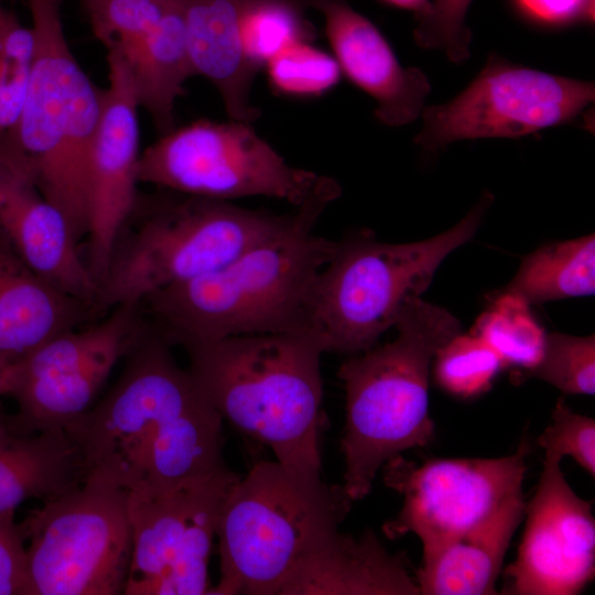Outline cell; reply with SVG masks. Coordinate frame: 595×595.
<instances>
[{
    "instance_id": "obj_12",
    "label": "cell",
    "mask_w": 595,
    "mask_h": 595,
    "mask_svg": "<svg viewBox=\"0 0 595 595\" xmlns=\"http://www.w3.org/2000/svg\"><path fill=\"white\" fill-rule=\"evenodd\" d=\"M238 478L226 469L164 490L128 493L132 552L123 594H209L210 550L224 500Z\"/></svg>"
},
{
    "instance_id": "obj_34",
    "label": "cell",
    "mask_w": 595,
    "mask_h": 595,
    "mask_svg": "<svg viewBox=\"0 0 595 595\" xmlns=\"http://www.w3.org/2000/svg\"><path fill=\"white\" fill-rule=\"evenodd\" d=\"M26 536L14 512L0 515V595H30Z\"/></svg>"
},
{
    "instance_id": "obj_28",
    "label": "cell",
    "mask_w": 595,
    "mask_h": 595,
    "mask_svg": "<svg viewBox=\"0 0 595 595\" xmlns=\"http://www.w3.org/2000/svg\"><path fill=\"white\" fill-rule=\"evenodd\" d=\"M264 68L271 88L294 98L322 96L338 84L342 75L335 57L307 41L284 47Z\"/></svg>"
},
{
    "instance_id": "obj_38",
    "label": "cell",
    "mask_w": 595,
    "mask_h": 595,
    "mask_svg": "<svg viewBox=\"0 0 595 595\" xmlns=\"http://www.w3.org/2000/svg\"><path fill=\"white\" fill-rule=\"evenodd\" d=\"M3 0H0V3H2Z\"/></svg>"
},
{
    "instance_id": "obj_10",
    "label": "cell",
    "mask_w": 595,
    "mask_h": 595,
    "mask_svg": "<svg viewBox=\"0 0 595 595\" xmlns=\"http://www.w3.org/2000/svg\"><path fill=\"white\" fill-rule=\"evenodd\" d=\"M22 524L30 595L123 594L132 552L125 489L88 474Z\"/></svg>"
},
{
    "instance_id": "obj_8",
    "label": "cell",
    "mask_w": 595,
    "mask_h": 595,
    "mask_svg": "<svg viewBox=\"0 0 595 595\" xmlns=\"http://www.w3.org/2000/svg\"><path fill=\"white\" fill-rule=\"evenodd\" d=\"M493 202L485 193L456 225L424 240L382 242L361 231L337 241L315 281L307 316L326 353L351 356L374 347L428 290L444 259L474 237Z\"/></svg>"
},
{
    "instance_id": "obj_26",
    "label": "cell",
    "mask_w": 595,
    "mask_h": 595,
    "mask_svg": "<svg viewBox=\"0 0 595 595\" xmlns=\"http://www.w3.org/2000/svg\"><path fill=\"white\" fill-rule=\"evenodd\" d=\"M304 0H245L240 36L247 58L259 71L284 47L312 42L314 29L304 18Z\"/></svg>"
},
{
    "instance_id": "obj_3",
    "label": "cell",
    "mask_w": 595,
    "mask_h": 595,
    "mask_svg": "<svg viewBox=\"0 0 595 595\" xmlns=\"http://www.w3.org/2000/svg\"><path fill=\"white\" fill-rule=\"evenodd\" d=\"M188 370L220 414L274 458L322 475L321 358L312 331L238 335L184 348Z\"/></svg>"
},
{
    "instance_id": "obj_14",
    "label": "cell",
    "mask_w": 595,
    "mask_h": 595,
    "mask_svg": "<svg viewBox=\"0 0 595 595\" xmlns=\"http://www.w3.org/2000/svg\"><path fill=\"white\" fill-rule=\"evenodd\" d=\"M528 445L499 458H440L422 465L398 455L383 467L388 487L403 496L398 516L383 524L389 539L414 533L430 560L522 489Z\"/></svg>"
},
{
    "instance_id": "obj_29",
    "label": "cell",
    "mask_w": 595,
    "mask_h": 595,
    "mask_svg": "<svg viewBox=\"0 0 595 595\" xmlns=\"http://www.w3.org/2000/svg\"><path fill=\"white\" fill-rule=\"evenodd\" d=\"M567 394L595 393V335L552 332L544 336L540 359L529 370Z\"/></svg>"
},
{
    "instance_id": "obj_15",
    "label": "cell",
    "mask_w": 595,
    "mask_h": 595,
    "mask_svg": "<svg viewBox=\"0 0 595 595\" xmlns=\"http://www.w3.org/2000/svg\"><path fill=\"white\" fill-rule=\"evenodd\" d=\"M524 513L517 558L505 571V593L578 594L595 575V519L592 504L574 493L560 462L543 461Z\"/></svg>"
},
{
    "instance_id": "obj_37",
    "label": "cell",
    "mask_w": 595,
    "mask_h": 595,
    "mask_svg": "<svg viewBox=\"0 0 595 595\" xmlns=\"http://www.w3.org/2000/svg\"><path fill=\"white\" fill-rule=\"evenodd\" d=\"M12 365L0 360V396H8Z\"/></svg>"
},
{
    "instance_id": "obj_33",
    "label": "cell",
    "mask_w": 595,
    "mask_h": 595,
    "mask_svg": "<svg viewBox=\"0 0 595 595\" xmlns=\"http://www.w3.org/2000/svg\"><path fill=\"white\" fill-rule=\"evenodd\" d=\"M545 462L572 457L591 476L595 475V421L571 410L560 398L550 424L538 439Z\"/></svg>"
},
{
    "instance_id": "obj_16",
    "label": "cell",
    "mask_w": 595,
    "mask_h": 595,
    "mask_svg": "<svg viewBox=\"0 0 595 595\" xmlns=\"http://www.w3.org/2000/svg\"><path fill=\"white\" fill-rule=\"evenodd\" d=\"M108 87L87 160L85 262L100 283L123 223L139 196V102L121 57L107 52Z\"/></svg>"
},
{
    "instance_id": "obj_24",
    "label": "cell",
    "mask_w": 595,
    "mask_h": 595,
    "mask_svg": "<svg viewBox=\"0 0 595 595\" xmlns=\"http://www.w3.org/2000/svg\"><path fill=\"white\" fill-rule=\"evenodd\" d=\"M117 53L132 79L140 108L151 116L164 134L175 128L176 100L184 84L194 76L185 32L182 1L141 36L107 50Z\"/></svg>"
},
{
    "instance_id": "obj_27",
    "label": "cell",
    "mask_w": 595,
    "mask_h": 595,
    "mask_svg": "<svg viewBox=\"0 0 595 595\" xmlns=\"http://www.w3.org/2000/svg\"><path fill=\"white\" fill-rule=\"evenodd\" d=\"M34 34L18 15L0 3V143L14 128L28 94Z\"/></svg>"
},
{
    "instance_id": "obj_36",
    "label": "cell",
    "mask_w": 595,
    "mask_h": 595,
    "mask_svg": "<svg viewBox=\"0 0 595 595\" xmlns=\"http://www.w3.org/2000/svg\"><path fill=\"white\" fill-rule=\"evenodd\" d=\"M382 2L409 10L415 13V17L425 12L430 6L431 0H381Z\"/></svg>"
},
{
    "instance_id": "obj_11",
    "label": "cell",
    "mask_w": 595,
    "mask_h": 595,
    "mask_svg": "<svg viewBox=\"0 0 595 595\" xmlns=\"http://www.w3.org/2000/svg\"><path fill=\"white\" fill-rule=\"evenodd\" d=\"M141 305H120L63 332L13 363L6 414L18 433L65 429L93 407L116 365L148 329Z\"/></svg>"
},
{
    "instance_id": "obj_1",
    "label": "cell",
    "mask_w": 595,
    "mask_h": 595,
    "mask_svg": "<svg viewBox=\"0 0 595 595\" xmlns=\"http://www.w3.org/2000/svg\"><path fill=\"white\" fill-rule=\"evenodd\" d=\"M171 346L149 324L111 389L65 428L88 474L127 493L164 490L229 469L223 418L188 368L176 363Z\"/></svg>"
},
{
    "instance_id": "obj_17",
    "label": "cell",
    "mask_w": 595,
    "mask_h": 595,
    "mask_svg": "<svg viewBox=\"0 0 595 595\" xmlns=\"http://www.w3.org/2000/svg\"><path fill=\"white\" fill-rule=\"evenodd\" d=\"M0 236L44 280L94 310L97 284L79 240L29 167L1 144Z\"/></svg>"
},
{
    "instance_id": "obj_18",
    "label": "cell",
    "mask_w": 595,
    "mask_h": 595,
    "mask_svg": "<svg viewBox=\"0 0 595 595\" xmlns=\"http://www.w3.org/2000/svg\"><path fill=\"white\" fill-rule=\"evenodd\" d=\"M323 17L340 72L371 96L376 118L400 127L418 119L431 86L416 67H403L378 28L346 0H304Z\"/></svg>"
},
{
    "instance_id": "obj_30",
    "label": "cell",
    "mask_w": 595,
    "mask_h": 595,
    "mask_svg": "<svg viewBox=\"0 0 595 595\" xmlns=\"http://www.w3.org/2000/svg\"><path fill=\"white\" fill-rule=\"evenodd\" d=\"M435 374L440 386L459 398L485 392L502 364L484 340L458 335L435 356Z\"/></svg>"
},
{
    "instance_id": "obj_23",
    "label": "cell",
    "mask_w": 595,
    "mask_h": 595,
    "mask_svg": "<svg viewBox=\"0 0 595 595\" xmlns=\"http://www.w3.org/2000/svg\"><path fill=\"white\" fill-rule=\"evenodd\" d=\"M524 510L521 489L433 558L422 561L415 574L420 595L496 594L505 555Z\"/></svg>"
},
{
    "instance_id": "obj_25",
    "label": "cell",
    "mask_w": 595,
    "mask_h": 595,
    "mask_svg": "<svg viewBox=\"0 0 595 595\" xmlns=\"http://www.w3.org/2000/svg\"><path fill=\"white\" fill-rule=\"evenodd\" d=\"M595 292V236L543 245L528 253L504 294L524 304Z\"/></svg>"
},
{
    "instance_id": "obj_9",
    "label": "cell",
    "mask_w": 595,
    "mask_h": 595,
    "mask_svg": "<svg viewBox=\"0 0 595 595\" xmlns=\"http://www.w3.org/2000/svg\"><path fill=\"white\" fill-rule=\"evenodd\" d=\"M140 183L207 198L266 196L295 208L322 196L338 198L339 184L290 165L251 123L196 120L161 136L141 154Z\"/></svg>"
},
{
    "instance_id": "obj_5",
    "label": "cell",
    "mask_w": 595,
    "mask_h": 595,
    "mask_svg": "<svg viewBox=\"0 0 595 595\" xmlns=\"http://www.w3.org/2000/svg\"><path fill=\"white\" fill-rule=\"evenodd\" d=\"M160 190L139 193L116 237L97 289L98 318L223 267L280 230L291 216Z\"/></svg>"
},
{
    "instance_id": "obj_35",
    "label": "cell",
    "mask_w": 595,
    "mask_h": 595,
    "mask_svg": "<svg viewBox=\"0 0 595 595\" xmlns=\"http://www.w3.org/2000/svg\"><path fill=\"white\" fill-rule=\"evenodd\" d=\"M528 20L559 28L594 21V0H512Z\"/></svg>"
},
{
    "instance_id": "obj_13",
    "label": "cell",
    "mask_w": 595,
    "mask_h": 595,
    "mask_svg": "<svg viewBox=\"0 0 595 595\" xmlns=\"http://www.w3.org/2000/svg\"><path fill=\"white\" fill-rule=\"evenodd\" d=\"M591 82L549 74L491 54L457 96L424 107L414 142L425 150L480 138H520L571 123L593 104Z\"/></svg>"
},
{
    "instance_id": "obj_22",
    "label": "cell",
    "mask_w": 595,
    "mask_h": 595,
    "mask_svg": "<svg viewBox=\"0 0 595 595\" xmlns=\"http://www.w3.org/2000/svg\"><path fill=\"white\" fill-rule=\"evenodd\" d=\"M0 404V515L15 512L25 500L46 502L84 484L88 468L66 429L18 433Z\"/></svg>"
},
{
    "instance_id": "obj_7",
    "label": "cell",
    "mask_w": 595,
    "mask_h": 595,
    "mask_svg": "<svg viewBox=\"0 0 595 595\" xmlns=\"http://www.w3.org/2000/svg\"><path fill=\"white\" fill-rule=\"evenodd\" d=\"M34 62L21 115L0 143L32 172L45 197L80 241L87 230V160L104 89L84 72L67 42L62 0H25Z\"/></svg>"
},
{
    "instance_id": "obj_20",
    "label": "cell",
    "mask_w": 595,
    "mask_h": 595,
    "mask_svg": "<svg viewBox=\"0 0 595 595\" xmlns=\"http://www.w3.org/2000/svg\"><path fill=\"white\" fill-rule=\"evenodd\" d=\"M97 320L93 307L33 271L0 236V360L15 363L72 328Z\"/></svg>"
},
{
    "instance_id": "obj_21",
    "label": "cell",
    "mask_w": 595,
    "mask_h": 595,
    "mask_svg": "<svg viewBox=\"0 0 595 595\" xmlns=\"http://www.w3.org/2000/svg\"><path fill=\"white\" fill-rule=\"evenodd\" d=\"M190 61L194 75L218 91L230 120L252 123L260 110L251 104L257 71L246 56L240 36L245 0H181Z\"/></svg>"
},
{
    "instance_id": "obj_31",
    "label": "cell",
    "mask_w": 595,
    "mask_h": 595,
    "mask_svg": "<svg viewBox=\"0 0 595 595\" xmlns=\"http://www.w3.org/2000/svg\"><path fill=\"white\" fill-rule=\"evenodd\" d=\"M96 37L107 50L141 36L177 0H78Z\"/></svg>"
},
{
    "instance_id": "obj_2",
    "label": "cell",
    "mask_w": 595,
    "mask_h": 595,
    "mask_svg": "<svg viewBox=\"0 0 595 595\" xmlns=\"http://www.w3.org/2000/svg\"><path fill=\"white\" fill-rule=\"evenodd\" d=\"M334 201L312 199L280 230L223 267L148 296L140 305L150 326L183 348L238 335L310 331L312 291L337 246L314 229Z\"/></svg>"
},
{
    "instance_id": "obj_4",
    "label": "cell",
    "mask_w": 595,
    "mask_h": 595,
    "mask_svg": "<svg viewBox=\"0 0 595 595\" xmlns=\"http://www.w3.org/2000/svg\"><path fill=\"white\" fill-rule=\"evenodd\" d=\"M393 327L391 342L349 356L337 372L346 393L342 486L353 501L371 491L388 461L433 440L430 369L462 331L452 313L422 298L403 307Z\"/></svg>"
},
{
    "instance_id": "obj_19",
    "label": "cell",
    "mask_w": 595,
    "mask_h": 595,
    "mask_svg": "<svg viewBox=\"0 0 595 595\" xmlns=\"http://www.w3.org/2000/svg\"><path fill=\"white\" fill-rule=\"evenodd\" d=\"M278 595H420L403 553L389 552L372 530L339 529L306 552Z\"/></svg>"
},
{
    "instance_id": "obj_32",
    "label": "cell",
    "mask_w": 595,
    "mask_h": 595,
    "mask_svg": "<svg viewBox=\"0 0 595 595\" xmlns=\"http://www.w3.org/2000/svg\"><path fill=\"white\" fill-rule=\"evenodd\" d=\"M470 3L472 0H431L428 10L415 17L416 44L442 51L454 63L468 58L472 32L466 15Z\"/></svg>"
},
{
    "instance_id": "obj_6",
    "label": "cell",
    "mask_w": 595,
    "mask_h": 595,
    "mask_svg": "<svg viewBox=\"0 0 595 595\" xmlns=\"http://www.w3.org/2000/svg\"><path fill=\"white\" fill-rule=\"evenodd\" d=\"M354 501L325 483L274 461H260L230 486L216 537L220 577L212 595H278L296 564L335 530Z\"/></svg>"
}]
</instances>
